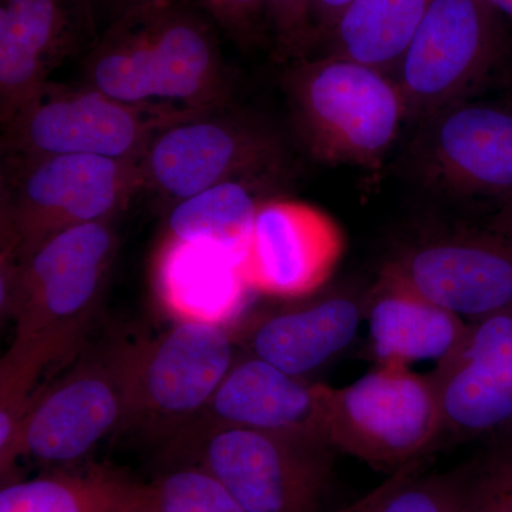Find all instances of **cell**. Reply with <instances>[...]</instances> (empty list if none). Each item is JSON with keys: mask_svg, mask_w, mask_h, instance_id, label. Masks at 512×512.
Listing matches in <instances>:
<instances>
[{"mask_svg": "<svg viewBox=\"0 0 512 512\" xmlns=\"http://www.w3.org/2000/svg\"><path fill=\"white\" fill-rule=\"evenodd\" d=\"M275 178H249L215 185L177 202L168 215L167 234L220 248L242 266L256 212Z\"/></svg>", "mask_w": 512, "mask_h": 512, "instance_id": "obj_21", "label": "cell"}, {"mask_svg": "<svg viewBox=\"0 0 512 512\" xmlns=\"http://www.w3.org/2000/svg\"><path fill=\"white\" fill-rule=\"evenodd\" d=\"M487 228L512 239V195L507 200L500 202V207L491 217Z\"/></svg>", "mask_w": 512, "mask_h": 512, "instance_id": "obj_33", "label": "cell"}, {"mask_svg": "<svg viewBox=\"0 0 512 512\" xmlns=\"http://www.w3.org/2000/svg\"><path fill=\"white\" fill-rule=\"evenodd\" d=\"M326 386L289 375L248 353L235 359L201 414L207 417V426L247 427L329 444Z\"/></svg>", "mask_w": 512, "mask_h": 512, "instance_id": "obj_17", "label": "cell"}, {"mask_svg": "<svg viewBox=\"0 0 512 512\" xmlns=\"http://www.w3.org/2000/svg\"><path fill=\"white\" fill-rule=\"evenodd\" d=\"M318 293L252 316L241 330L248 353L289 375L308 377L345 352L365 320L366 293L352 288Z\"/></svg>", "mask_w": 512, "mask_h": 512, "instance_id": "obj_16", "label": "cell"}, {"mask_svg": "<svg viewBox=\"0 0 512 512\" xmlns=\"http://www.w3.org/2000/svg\"><path fill=\"white\" fill-rule=\"evenodd\" d=\"M89 0H0V120L8 124L56 67L96 45Z\"/></svg>", "mask_w": 512, "mask_h": 512, "instance_id": "obj_15", "label": "cell"}, {"mask_svg": "<svg viewBox=\"0 0 512 512\" xmlns=\"http://www.w3.org/2000/svg\"><path fill=\"white\" fill-rule=\"evenodd\" d=\"M200 5L242 50L271 45L265 0H200Z\"/></svg>", "mask_w": 512, "mask_h": 512, "instance_id": "obj_29", "label": "cell"}, {"mask_svg": "<svg viewBox=\"0 0 512 512\" xmlns=\"http://www.w3.org/2000/svg\"><path fill=\"white\" fill-rule=\"evenodd\" d=\"M399 480V476L397 474H392L386 481H383L379 487L373 488L372 491H369L366 495H363L362 498L355 501V503H350L345 505V507L339 508V510L332 512H363L369 507L370 504L375 503L377 498L382 497L390 487H393L396 484V481Z\"/></svg>", "mask_w": 512, "mask_h": 512, "instance_id": "obj_32", "label": "cell"}, {"mask_svg": "<svg viewBox=\"0 0 512 512\" xmlns=\"http://www.w3.org/2000/svg\"><path fill=\"white\" fill-rule=\"evenodd\" d=\"M144 190L140 163L93 156H3L0 256L19 262L64 229L114 220Z\"/></svg>", "mask_w": 512, "mask_h": 512, "instance_id": "obj_4", "label": "cell"}, {"mask_svg": "<svg viewBox=\"0 0 512 512\" xmlns=\"http://www.w3.org/2000/svg\"><path fill=\"white\" fill-rule=\"evenodd\" d=\"M420 466L363 512H461L470 468L419 477Z\"/></svg>", "mask_w": 512, "mask_h": 512, "instance_id": "obj_25", "label": "cell"}, {"mask_svg": "<svg viewBox=\"0 0 512 512\" xmlns=\"http://www.w3.org/2000/svg\"><path fill=\"white\" fill-rule=\"evenodd\" d=\"M151 274L158 305L177 323L232 328L254 293L241 265L220 248L168 234L158 245Z\"/></svg>", "mask_w": 512, "mask_h": 512, "instance_id": "obj_18", "label": "cell"}, {"mask_svg": "<svg viewBox=\"0 0 512 512\" xmlns=\"http://www.w3.org/2000/svg\"><path fill=\"white\" fill-rule=\"evenodd\" d=\"M227 326L175 323L148 342L124 346L127 412L123 426H177L205 409L234 365Z\"/></svg>", "mask_w": 512, "mask_h": 512, "instance_id": "obj_10", "label": "cell"}, {"mask_svg": "<svg viewBox=\"0 0 512 512\" xmlns=\"http://www.w3.org/2000/svg\"><path fill=\"white\" fill-rule=\"evenodd\" d=\"M116 512H245L232 495L200 466L171 471L151 483H137Z\"/></svg>", "mask_w": 512, "mask_h": 512, "instance_id": "obj_24", "label": "cell"}, {"mask_svg": "<svg viewBox=\"0 0 512 512\" xmlns=\"http://www.w3.org/2000/svg\"><path fill=\"white\" fill-rule=\"evenodd\" d=\"M505 20L485 0H430L394 80L407 117L423 120L474 99L507 67Z\"/></svg>", "mask_w": 512, "mask_h": 512, "instance_id": "obj_6", "label": "cell"}, {"mask_svg": "<svg viewBox=\"0 0 512 512\" xmlns=\"http://www.w3.org/2000/svg\"><path fill=\"white\" fill-rule=\"evenodd\" d=\"M325 424L333 450L399 470L443 434L436 382L407 366L376 365L348 386H326Z\"/></svg>", "mask_w": 512, "mask_h": 512, "instance_id": "obj_7", "label": "cell"}, {"mask_svg": "<svg viewBox=\"0 0 512 512\" xmlns=\"http://www.w3.org/2000/svg\"><path fill=\"white\" fill-rule=\"evenodd\" d=\"M205 111L133 104L83 84L49 83L3 127V156H93L140 163L165 127Z\"/></svg>", "mask_w": 512, "mask_h": 512, "instance_id": "obj_5", "label": "cell"}, {"mask_svg": "<svg viewBox=\"0 0 512 512\" xmlns=\"http://www.w3.org/2000/svg\"><path fill=\"white\" fill-rule=\"evenodd\" d=\"M420 123L412 163L421 183L448 197H511L510 101L464 100Z\"/></svg>", "mask_w": 512, "mask_h": 512, "instance_id": "obj_11", "label": "cell"}, {"mask_svg": "<svg viewBox=\"0 0 512 512\" xmlns=\"http://www.w3.org/2000/svg\"><path fill=\"white\" fill-rule=\"evenodd\" d=\"M218 30L200 3L151 0L107 26L87 53L83 84L133 104L227 106L231 79Z\"/></svg>", "mask_w": 512, "mask_h": 512, "instance_id": "obj_1", "label": "cell"}, {"mask_svg": "<svg viewBox=\"0 0 512 512\" xmlns=\"http://www.w3.org/2000/svg\"><path fill=\"white\" fill-rule=\"evenodd\" d=\"M94 10V15L103 16L113 23L114 20L121 18L124 13L130 12L131 9L138 6L146 5L151 0H89Z\"/></svg>", "mask_w": 512, "mask_h": 512, "instance_id": "obj_31", "label": "cell"}, {"mask_svg": "<svg viewBox=\"0 0 512 512\" xmlns=\"http://www.w3.org/2000/svg\"><path fill=\"white\" fill-rule=\"evenodd\" d=\"M345 251L342 229L306 202L271 197L261 202L242 275L252 292L299 301L322 291Z\"/></svg>", "mask_w": 512, "mask_h": 512, "instance_id": "obj_14", "label": "cell"}, {"mask_svg": "<svg viewBox=\"0 0 512 512\" xmlns=\"http://www.w3.org/2000/svg\"><path fill=\"white\" fill-rule=\"evenodd\" d=\"M127 412L124 346L79 363L36 392L20 430V457L72 463L123 426Z\"/></svg>", "mask_w": 512, "mask_h": 512, "instance_id": "obj_13", "label": "cell"}, {"mask_svg": "<svg viewBox=\"0 0 512 512\" xmlns=\"http://www.w3.org/2000/svg\"><path fill=\"white\" fill-rule=\"evenodd\" d=\"M200 464L245 512H325L332 446L234 426H205Z\"/></svg>", "mask_w": 512, "mask_h": 512, "instance_id": "obj_9", "label": "cell"}, {"mask_svg": "<svg viewBox=\"0 0 512 512\" xmlns=\"http://www.w3.org/2000/svg\"><path fill=\"white\" fill-rule=\"evenodd\" d=\"M136 485L107 467L57 473L5 485L0 512H116Z\"/></svg>", "mask_w": 512, "mask_h": 512, "instance_id": "obj_23", "label": "cell"}, {"mask_svg": "<svg viewBox=\"0 0 512 512\" xmlns=\"http://www.w3.org/2000/svg\"><path fill=\"white\" fill-rule=\"evenodd\" d=\"M505 20L512 22V0H485Z\"/></svg>", "mask_w": 512, "mask_h": 512, "instance_id": "obj_34", "label": "cell"}, {"mask_svg": "<svg viewBox=\"0 0 512 512\" xmlns=\"http://www.w3.org/2000/svg\"><path fill=\"white\" fill-rule=\"evenodd\" d=\"M461 512H512V448L470 468Z\"/></svg>", "mask_w": 512, "mask_h": 512, "instance_id": "obj_28", "label": "cell"}, {"mask_svg": "<svg viewBox=\"0 0 512 512\" xmlns=\"http://www.w3.org/2000/svg\"><path fill=\"white\" fill-rule=\"evenodd\" d=\"M353 0H311L312 22L315 26L316 37H318V47L323 42L330 29L335 25L339 16L345 12Z\"/></svg>", "mask_w": 512, "mask_h": 512, "instance_id": "obj_30", "label": "cell"}, {"mask_svg": "<svg viewBox=\"0 0 512 512\" xmlns=\"http://www.w3.org/2000/svg\"><path fill=\"white\" fill-rule=\"evenodd\" d=\"M365 320L376 365L439 363L454 349L466 320L379 275L366 293Z\"/></svg>", "mask_w": 512, "mask_h": 512, "instance_id": "obj_19", "label": "cell"}, {"mask_svg": "<svg viewBox=\"0 0 512 512\" xmlns=\"http://www.w3.org/2000/svg\"><path fill=\"white\" fill-rule=\"evenodd\" d=\"M379 275L467 322L512 306V239L488 228L433 235L394 251Z\"/></svg>", "mask_w": 512, "mask_h": 512, "instance_id": "obj_12", "label": "cell"}, {"mask_svg": "<svg viewBox=\"0 0 512 512\" xmlns=\"http://www.w3.org/2000/svg\"><path fill=\"white\" fill-rule=\"evenodd\" d=\"M284 163V144L274 128L227 104L165 127L140 168L144 190L174 205L228 181L278 180Z\"/></svg>", "mask_w": 512, "mask_h": 512, "instance_id": "obj_8", "label": "cell"}, {"mask_svg": "<svg viewBox=\"0 0 512 512\" xmlns=\"http://www.w3.org/2000/svg\"><path fill=\"white\" fill-rule=\"evenodd\" d=\"M113 222L64 229L19 262H0L2 312L16 320L2 360L40 375L80 342L116 255Z\"/></svg>", "mask_w": 512, "mask_h": 512, "instance_id": "obj_2", "label": "cell"}, {"mask_svg": "<svg viewBox=\"0 0 512 512\" xmlns=\"http://www.w3.org/2000/svg\"><path fill=\"white\" fill-rule=\"evenodd\" d=\"M512 356V306L467 320L454 349L431 372Z\"/></svg>", "mask_w": 512, "mask_h": 512, "instance_id": "obj_26", "label": "cell"}, {"mask_svg": "<svg viewBox=\"0 0 512 512\" xmlns=\"http://www.w3.org/2000/svg\"><path fill=\"white\" fill-rule=\"evenodd\" d=\"M430 375L439 392L443 434L473 439L512 424V356Z\"/></svg>", "mask_w": 512, "mask_h": 512, "instance_id": "obj_22", "label": "cell"}, {"mask_svg": "<svg viewBox=\"0 0 512 512\" xmlns=\"http://www.w3.org/2000/svg\"><path fill=\"white\" fill-rule=\"evenodd\" d=\"M275 59L293 63L308 59L318 47L311 0H265Z\"/></svg>", "mask_w": 512, "mask_h": 512, "instance_id": "obj_27", "label": "cell"}, {"mask_svg": "<svg viewBox=\"0 0 512 512\" xmlns=\"http://www.w3.org/2000/svg\"><path fill=\"white\" fill-rule=\"evenodd\" d=\"M430 0H353L320 43L319 56L372 67L394 79Z\"/></svg>", "mask_w": 512, "mask_h": 512, "instance_id": "obj_20", "label": "cell"}, {"mask_svg": "<svg viewBox=\"0 0 512 512\" xmlns=\"http://www.w3.org/2000/svg\"><path fill=\"white\" fill-rule=\"evenodd\" d=\"M284 84L303 143L322 163L379 167L409 119L396 80L350 60H298Z\"/></svg>", "mask_w": 512, "mask_h": 512, "instance_id": "obj_3", "label": "cell"}]
</instances>
